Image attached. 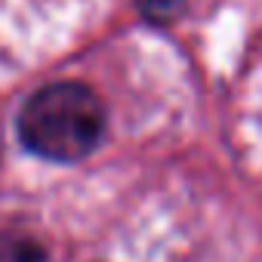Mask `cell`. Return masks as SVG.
Masks as SVG:
<instances>
[{
    "label": "cell",
    "mask_w": 262,
    "mask_h": 262,
    "mask_svg": "<svg viewBox=\"0 0 262 262\" xmlns=\"http://www.w3.org/2000/svg\"><path fill=\"white\" fill-rule=\"evenodd\" d=\"M105 133L102 99L77 80L40 86L19 111L22 145L47 161L74 164L86 158Z\"/></svg>",
    "instance_id": "1"
},
{
    "label": "cell",
    "mask_w": 262,
    "mask_h": 262,
    "mask_svg": "<svg viewBox=\"0 0 262 262\" xmlns=\"http://www.w3.org/2000/svg\"><path fill=\"white\" fill-rule=\"evenodd\" d=\"M182 0H139V13L151 25H167L182 13Z\"/></svg>",
    "instance_id": "3"
},
{
    "label": "cell",
    "mask_w": 262,
    "mask_h": 262,
    "mask_svg": "<svg viewBox=\"0 0 262 262\" xmlns=\"http://www.w3.org/2000/svg\"><path fill=\"white\" fill-rule=\"evenodd\" d=\"M0 262H50L40 241L19 231H0Z\"/></svg>",
    "instance_id": "2"
}]
</instances>
